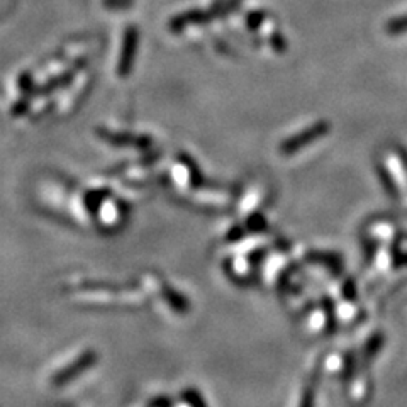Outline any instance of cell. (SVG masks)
I'll return each mask as SVG.
<instances>
[{
  "mask_svg": "<svg viewBox=\"0 0 407 407\" xmlns=\"http://www.w3.org/2000/svg\"><path fill=\"white\" fill-rule=\"evenodd\" d=\"M322 130H324V126H319V127H317V130H311V131L304 132L302 138H297V139H294V141H289V143L284 144V148H287V152H292V149H295V148H297V146H302L304 143H307V141H311V139L316 138L317 132H321Z\"/></svg>",
  "mask_w": 407,
  "mask_h": 407,
  "instance_id": "cell-1",
  "label": "cell"
},
{
  "mask_svg": "<svg viewBox=\"0 0 407 407\" xmlns=\"http://www.w3.org/2000/svg\"><path fill=\"white\" fill-rule=\"evenodd\" d=\"M388 31L391 33H404V31H407V17H399V19L392 21L388 24Z\"/></svg>",
  "mask_w": 407,
  "mask_h": 407,
  "instance_id": "cell-2",
  "label": "cell"
}]
</instances>
